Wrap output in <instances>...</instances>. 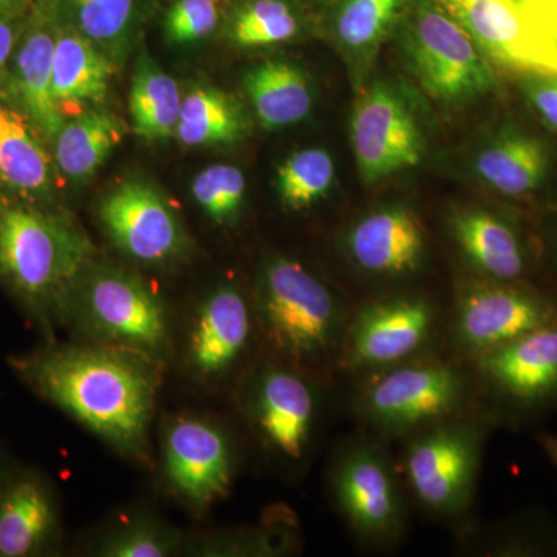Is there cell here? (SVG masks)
Instances as JSON below:
<instances>
[{
    "label": "cell",
    "instance_id": "obj_1",
    "mask_svg": "<svg viewBox=\"0 0 557 557\" xmlns=\"http://www.w3.org/2000/svg\"><path fill=\"white\" fill-rule=\"evenodd\" d=\"M150 359L123 348L49 344L10 359L17 376L126 456L148 450L156 401Z\"/></svg>",
    "mask_w": 557,
    "mask_h": 557
},
{
    "label": "cell",
    "instance_id": "obj_2",
    "mask_svg": "<svg viewBox=\"0 0 557 557\" xmlns=\"http://www.w3.org/2000/svg\"><path fill=\"white\" fill-rule=\"evenodd\" d=\"M95 256L89 236L65 212L0 188V282L35 321H61Z\"/></svg>",
    "mask_w": 557,
    "mask_h": 557
},
{
    "label": "cell",
    "instance_id": "obj_3",
    "mask_svg": "<svg viewBox=\"0 0 557 557\" xmlns=\"http://www.w3.org/2000/svg\"><path fill=\"white\" fill-rule=\"evenodd\" d=\"M61 321L102 346L160 359L170 347V317L160 296L129 271L91 263L70 292Z\"/></svg>",
    "mask_w": 557,
    "mask_h": 557
},
{
    "label": "cell",
    "instance_id": "obj_4",
    "mask_svg": "<svg viewBox=\"0 0 557 557\" xmlns=\"http://www.w3.org/2000/svg\"><path fill=\"white\" fill-rule=\"evenodd\" d=\"M256 309L274 346L295 361H318L343 339L338 299L296 260L276 258L263 267Z\"/></svg>",
    "mask_w": 557,
    "mask_h": 557
},
{
    "label": "cell",
    "instance_id": "obj_5",
    "mask_svg": "<svg viewBox=\"0 0 557 557\" xmlns=\"http://www.w3.org/2000/svg\"><path fill=\"white\" fill-rule=\"evenodd\" d=\"M406 16L403 44L409 65L432 98L468 100L496 87L493 64L434 0H416Z\"/></svg>",
    "mask_w": 557,
    "mask_h": 557
},
{
    "label": "cell",
    "instance_id": "obj_6",
    "mask_svg": "<svg viewBox=\"0 0 557 557\" xmlns=\"http://www.w3.org/2000/svg\"><path fill=\"white\" fill-rule=\"evenodd\" d=\"M485 424L448 420L426 426L406 450L405 474L431 511L457 516L469 507L482 461Z\"/></svg>",
    "mask_w": 557,
    "mask_h": 557
},
{
    "label": "cell",
    "instance_id": "obj_7",
    "mask_svg": "<svg viewBox=\"0 0 557 557\" xmlns=\"http://www.w3.org/2000/svg\"><path fill=\"white\" fill-rule=\"evenodd\" d=\"M467 381L442 362H399L379 370L361 395L362 413L381 431L399 434L456 417Z\"/></svg>",
    "mask_w": 557,
    "mask_h": 557
},
{
    "label": "cell",
    "instance_id": "obj_8",
    "mask_svg": "<svg viewBox=\"0 0 557 557\" xmlns=\"http://www.w3.org/2000/svg\"><path fill=\"white\" fill-rule=\"evenodd\" d=\"M556 322V296L528 282L486 278L467 289L458 300L454 335L458 347L478 358Z\"/></svg>",
    "mask_w": 557,
    "mask_h": 557
},
{
    "label": "cell",
    "instance_id": "obj_9",
    "mask_svg": "<svg viewBox=\"0 0 557 557\" xmlns=\"http://www.w3.org/2000/svg\"><path fill=\"white\" fill-rule=\"evenodd\" d=\"M475 368L516 420L557 408V322L479 355Z\"/></svg>",
    "mask_w": 557,
    "mask_h": 557
},
{
    "label": "cell",
    "instance_id": "obj_10",
    "mask_svg": "<svg viewBox=\"0 0 557 557\" xmlns=\"http://www.w3.org/2000/svg\"><path fill=\"white\" fill-rule=\"evenodd\" d=\"M332 482L339 511L362 541L383 545L398 537L405 520L401 491L380 446H350L336 461Z\"/></svg>",
    "mask_w": 557,
    "mask_h": 557
},
{
    "label": "cell",
    "instance_id": "obj_11",
    "mask_svg": "<svg viewBox=\"0 0 557 557\" xmlns=\"http://www.w3.org/2000/svg\"><path fill=\"white\" fill-rule=\"evenodd\" d=\"M100 220L116 248L145 265H168L188 251V236L177 212L160 190L131 180L110 190Z\"/></svg>",
    "mask_w": 557,
    "mask_h": 557
},
{
    "label": "cell",
    "instance_id": "obj_12",
    "mask_svg": "<svg viewBox=\"0 0 557 557\" xmlns=\"http://www.w3.org/2000/svg\"><path fill=\"white\" fill-rule=\"evenodd\" d=\"M471 36L487 61L518 75L555 73L557 46L512 0H434Z\"/></svg>",
    "mask_w": 557,
    "mask_h": 557
},
{
    "label": "cell",
    "instance_id": "obj_13",
    "mask_svg": "<svg viewBox=\"0 0 557 557\" xmlns=\"http://www.w3.org/2000/svg\"><path fill=\"white\" fill-rule=\"evenodd\" d=\"M350 138L358 170L369 183L417 166L423 157L420 124L397 91L384 84L359 98L351 115Z\"/></svg>",
    "mask_w": 557,
    "mask_h": 557
},
{
    "label": "cell",
    "instance_id": "obj_14",
    "mask_svg": "<svg viewBox=\"0 0 557 557\" xmlns=\"http://www.w3.org/2000/svg\"><path fill=\"white\" fill-rule=\"evenodd\" d=\"M164 474L174 493L194 509L225 497L233 479L228 438L211 421L174 418L164 429Z\"/></svg>",
    "mask_w": 557,
    "mask_h": 557
},
{
    "label": "cell",
    "instance_id": "obj_15",
    "mask_svg": "<svg viewBox=\"0 0 557 557\" xmlns=\"http://www.w3.org/2000/svg\"><path fill=\"white\" fill-rule=\"evenodd\" d=\"M435 311L421 298H395L359 311L344 336L350 368L383 370L408 361L431 336Z\"/></svg>",
    "mask_w": 557,
    "mask_h": 557
},
{
    "label": "cell",
    "instance_id": "obj_16",
    "mask_svg": "<svg viewBox=\"0 0 557 557\" xmlns=\"http://www.w3.org/2000/svg\"><path fill=\"white\" fill-rule=\"evenodd\" d=\"M248 416L263 445L288 461L302 460L317 417L313 388L293 370L269 366L252 380Z\"/></svg>",
    "mask_w": 557,
    "mask_h": 557
},
{
    "label": "cell",
    "instance_id": "obj_17",
    "mask_svg": "<svg viewBox=\"0 0 557 557\" xmlns=\"http://www.w3.org/2000/svg\"><path fill=\"white\" fill-rule=\"evenodd\" d=\"M58 13L54 0H36L22 24L10 65V98L42 137L53 139L65 115L54 101L53 53Z\"/></svg>",
    "mask_w": 557,
    "mask_h": 557
},
{
    "label": "cell",
    "instance_id": "obj_18",
    "mask_svg": "<svg viewBox=\"0 0 557 557\" xmlns=\"http://www.w3.org/2000/svg\"><path fill=\"white\" fill-rule=\"evenodd\" d=\"M247 299L236 287L220 285L201 300L190 325L186 366L196 379L215 380L244 355L251 338Z\"/></svg>",
    "mask_w": 557,
    "mask_h": 557
},
{
    "label": "cell",
    "instance_id": "obj_19",
    "mask_svg": "<svg viewBox=\"0 0 557 557\" xmlns=\"http://www.w3.org/2000/svg\"><path fill=\"white\" fill-rule=\"evenodd\" d=\"M347 247L359 269L380 276H401L420 269L426 239L410 209L388 207L359 220L348 233Z\"/></svg>",
    "mask_w": 557,
    "mask_h": 557
},
{
    "label": "cell",
    "instance_id": "obj_20",
    "mask_svg": "<svg viewBox=\"0 0 557 557\" xmlns=\"http://www.w3.org/2000/svg\"><path fill=\"white\" fill-rule=\"evenodd\" d=\"M458 247L491 281L527 282L533 252L518 223L485 209H465L450 219Z\"/></svg>",
    "mask_w": 557,
    "mask_h": 557
},
{
    "label": "cell",
    "instance_id": "obj_21",
    "mask_svg": "<svg viewBox=\"0 0 557 557\" xmlns=\"http://www.w3.org/2000/svg\"><path fill=\"white\" fill-rule=\"evenodd\" d=\"M57 533V504L39 475L0 479V557L42 555Z\"/></svg>",
    "mask_w": 557,
    "mask_h": 557
},
{
    "label": "cell",
    "instance_id": "obj_22",
    "mask_svg": "<svg viewBox=\"0 0 557 557\" xmlns=\"http://www.w3.org/2000/svg\"><path fill=\"white\" fill-rule=\"evenodd\" d=\"M39 135L24 112L0 101V188L35 203L50 205L54 161Z\"/></svg>",
    "mask_w": 557,
    "mask_h": 557
},
{
    "label": "cell",
    "instance_id": "obj_23",
    "mask_svg": "<svg viewBox=\"0 0 557 557\" xmlns=\"http://www.w3.org/2000/svg\"><path fill=\"white\" fill-rule=\"evenodd\" d=\"M57 3V0H54ZM58 25L53 53L54 101L62 112L69 106L104 101L113 64L104 51L81 35L57 3ZM65 115V112H64Z\"/></svg>",
    "mask_w": 557,
    "mask_h": 557
},
{
    "label": "cell",
    "instance_id": "obj_24",
    "mask_svg": "<svg viewBox=\"0 0 557 557\" xmlns=\"http://www.w3.org/2000/svg\"><path fill=\"white\" fill-rule=\"evenodd\" d=\"M549 164V150L542 139L507 129L480 150L475 171L486 186L502 196L527 197L544 185Z\"/></svg>",
    "mask_w": 557,
    "mask_h": 557
},
{
    "label": "cell",
    "instance_id": "obj_25",
    "mask_svg": "<svg viewBox=\"0 0 557 557\" xmlns=\"http://www.w3.org/2000/svg\"><path fill=\"white\" fill-rule=\"evenodd\" d=\"M245 90L267 129H282L299 123L313 106L306 73L287 61H267L249 70Z\"/></svg>",
    "mask_w": 557,
    "mask_h": 557
},
{
    "label": "cell",
    "instance_id": "obj_26",
    "mask_svg": "<svg viewBox=\"0 0 557 557\" xmlns=\"http://www.w3.org/2000/svg\"><path fill=\"white\" fill-rule=\"evenodd\" d=\"M123 139V126L112 113L91 109L65 120L53 141V161L73 182L91 177Z\"/></svg>",
    "mask_w": 557,
    "mask_h": 557
},
{
    "label": "cell",
    "instance_id": "obj_27",
    "mask_svg": "<svg viewBox=\"0 0 557 557\" xmlns=\"http://www.w3.org/2000/svg\"><path fill=\"white\" fill-rule=\"evenodd\" d=\"M247 116L225 91L197 87L183 97L175 137L182 145H231L245 137Z\"/></svg>",
    "mask_w": 557,
    "mask_h": 557
},
{
    "label": "cell",
    "instance_id": "obj_28",
    "mask_svg": "<svg viewBox=\"0 0 557 557\" xmlns=\"http://www.w3.org/2000/svg\"><path fill=\"white\" fill-rule=\"evenodd\" d=\"M183 97L177 81L149 57L139 58L132 79L129 112L135 134L146 139L175 135Z\"/></svg>",
    "mask_w": 557,
    "mask_h": 557
},
{
    "label": "cell",
    "instance_id": "obj_29",
    "mask_svg": "<svg viewBox=\"0 0 557 557\" xmlns=\"http://www.w3.org/2000/svg\"><path fill=\"white\" fill-rule=\"evenodd\" d=\"M416 0H346L336 20L341 46L358 58L372 57Z\"/></svg>",
    "mask_w": 557,
    "mask_h": 557
},
{
    "label": "cell",
    "instance_id": "obj_30",
    "mask_svg": "<svg viewBox=\"0 0 557 557\" xmlns=\"http://www.w3.org/2000/svg\"><path fill=\"white\" fill-rule=\"evenodd\" d=\"M62 16L109 58L126 50L135 0H57Z\"/></svg>",
    "mask_w": 557,
    "mask_h": 557
},
{
    "label": "cell",
    "instance_id": "obj_31",
    "mask_svg": "<svg viewBox=\"0 0 557 557\" xmlns=\"http://www.w3.org/2000/svg\"><path fill=\"white\" fill-rule=\"evenodd\" d=\"M335 178V163L325 149L309 148L289 156L277 171V193L293 211L313 207L325 197Z\"/></svg>",
    "mask_w": 557,
    "mask_h": 557
},
{
    "label": "cell",
    "instance_id": "obj_32",
    "mask_svg": "<svg viewBox=\"0 0 557 557\" xmlns=\"http://www.w3.org/2000/svg\"><path fill=\"white\" fill-rule=\"evenodd\" d=\"M190 193L209 219L219 225H231L244 208L247 180L239 168L214 164L196 175Z\"/></svg>",
    "mask_w": 557,
    "mask_h": 557
},
{
    "label": "cell",
    "instance_id": "obj_33",
    "mask_svg": "<svg viewBox=\"0 0 557 557\" xmlns=\"http://www.w3.org/2000/svg\"><path fill=\"white\" fill-rule=\"evenodd\" d=\"M298 20L282 0H255L237 14L231 36L242 47L274 46L295 38Z\"/></svg>",
    "mask_w": 557,
    "mask_h": 557
},
{
    "label": "cell",
    "instance_id": "obj_34",
    "mask_svg": "<svg viewBox=\"0 0 557 557\" xmlns=\"http://www.w3.org/2000/svg\"><path fill=\"white\" fill-rule=\"evenodd\" d=\"M180 537L149 518L132 519L102 539L98 555L106 557H166L175 555Z\"/></svg>",
    "mask_w": 557,
    "mask_h": 557
},
{
    "label": "cell",
    "instance_id": "obj_35",
    "mask_svg": "<svg viewBox=\"0 0 557 557\" xmlns=\"http://www.w3.org/2000/svg\"><path fill=\"white\" fill-rule=\"evenodd\" d=\"M220 0H177L164 21L166 38L175 46L199 42L218 28Z\"/></svg>",
    "mask_w": 557,
    "mask_h": 557
},
{
    "label": "cell",
    "instance_id": "obj_36",
    "mask_svg": "<svg viewBox=\"0 0 557 557\" xmlns=\"http://www.w3.org/2000/svg\"><path fill=\"white\" fill-rule=\"evenodd\" d=\"M496 549L505 556H557V525L536 515L522 516L504 528Z\"/></svg>",
    "mask_w": 557,
    "mask_h": 557
},
{
    "label": "cell",
    "instance_id": "obj_37",
    "mask_svg": "<svg viewBox=\"0 0 557 557\" xmlns=\"http://www.w3.org/2000/svg\"><path fill=\"white\" fill-rule=\"evenodd\" d=\"M520 89L539 119L552 129L557 131V75L555 73L520 75Z\"/></svg>",
    "mask_w": 557,
    "mask_h": 557
},
{
    "label": "cell",
    "instance_id": "obj_38",
    "mask_svg": "<svg viewBox=\"0 0 557 557\" xmlns=\"http://www.w3.org/2000/svg\"><path fill=\"white\" fill-rule=\"evenodd\" d=\"M24 21L0 13V94L10 97V65Z\"/></svg>",
    "mask_w": 557,
    "mask_h": 557
},
{
    "label": "cell",
    "instance_id": "obj_39",
    "mask_svg": "<svg viewBox=\"0 0 557 557\" xmlns=\"http://www.w3.org/2000/svg\"><path fill=\"white\" fill-rule=\"evenodd\" d=\"M512 2L557 46V0H512Z\"/></svg>",
    "mask_w": 557,
    "mask_h": 557
},
{
    "label": "cell",
    "instance_id": "obj_40",
    "mask_svg": "<svg viewBox=\"0 0 557 557\" xmlns=\"http://www.w3.org/2000/svg\"><path fill=\"white\" fill-rule=\"evenodd\" d=\"M36 0H0V13L13 20L24 21Z\"/></svg>",
    "mask_w": 557,
    "mask_h": 557
},
{
    "label": "cell",
    "instance_id": "obj_41",
    "mask_svg": "<svg viewBox=\"0 0 557 557\" xmlns=\"http://www.w3.org/2000/svg\"><path fill=\"white\" fill-rule=\"evenodd\" d=\"M539 443H541L542 449L547 454L549 460L557 467V435H539Z\"/></svg>",
    "mask_w": 557,
    "mask_h": 557
},
{
    "label": "cell",
    "instance_id": "obj_42",
    "mask_svg": "<svg viewBox=\"0 0 557 557\" xmlns=\"http://www.w3.org/2000/svg\"><path fill=\"white\" fill-rule=\"evenodd\" d=\"M555 252H556V260H557V234H556V237H555Z\"/></svg>",
    "mask_w": 557,
    "mask_h": 557
}]
</instances>
